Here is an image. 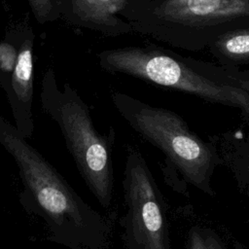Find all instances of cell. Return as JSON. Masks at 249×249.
I'll return each mask as SVG.
<instances>
[{
  "mask_svg": "<svg viewBox=\"0 0 249 249\" xmlns=\"http://www.w3.org/2000/svg\"><path fill=\"white\" fill-rule=\"evenodd\" d=\"M31 11L40 23L55 20L59 18L54 0H27Z\"/></svg>",
  "mask_w": 249,
  "mask_h": 249,
  "instance_id": "obj_11",
  "label": "cell"
},
{
  "mask_svg": "<svg viewBox=\"0 0 249 249\" xmlns=\"http://www.w3.org/2000/svg\"><path fill=\"white\" fill-rule=\"evenodd\" d=\"M209 52L223 66L237 68L249 63V27L231 30L215 41L208 48Z\"/></svg>",
  "mask_w": 249,
  "mask_h": 249,
  "instance_id": "obj_8",
  "label": "cell"
},
{
  "mask_svg": "<svg viewBox=\"0 0 249 249\" xmlns=\"http://www.w3.org/2000/svg\"><path fill=\"white\" fill-rule=\"evenodd\" d=\"M17 52L15 48L9 44H0V68L5 71H12L16 60Z\"/></svg>",
  "mask_w": 249,
  "mask_h": 249,
  "instance_id": "obj_12",
  "label": "cell"
},
{
  "mask_svg": "<svg viewBox=\"0 0 249 249\" xmlns=\"http://www.w3.org/2000/svg\"><path fill=\"white\" fill-rule=\"evenodd\" d=\"M114 107L145 140L159 148L183 179L213 196L212 175L222 162L212 141L202 140L174 111L152 106L120 91L111 95Z\"/></svg>",
  "mask_w": 249,
  "mask_h": 249,
  "instance_id": "obj_5",
  "label": "cell"
},
{
  "mask_svg": "<svg viewBox=\"0 0 249 249\" xmlns=\"http://www.w3.org/2000/svg\"><path fill=\"white\" fill-rule=\"evenodd\" d=\"M12 88L18 100L23 105H30L33 92V55L32 41L26 40L21 45L12 73Z\"/></svg>",
  "mask_w": 249,
  "mask_h": 249,
  "instance_id": "obj_9",
  "label": "cell"
},
{
  "mask_svg": "<svg viewBox=\"0 0 249 249\" xmlns=\"http://www.w3.org/2000/svg\"><path fill=\"white\" fill-rule=\"evenodd\" d=\"M0 142L18 167L27 205L46 222L54 242L69 249H109V219L91 208L14 127L0 125Z\"/></svg>",
  "mask_w": 249,
  "mask_h": 249,
  "instance_id": "obj_1",
  "label": "cell"
},
{
  "mask_svg": "<svg viewBox=\"0 0 249 249\" xmlns=\"http://www.w3.org/2000/svg\"><path fill=\"white\" fill-rule=\"evenodd\" d=\"M132 31L200 52L223 34L249 27V0H127Z\"/></svg>",
  "mask_w": 249,
  "mask_h": 249,
  "instance_id": "obj_3",
  "label": "cell"
},
{
  "mask_svg": "<svg viewBox=\"0 0 249 249\" xmlns=\"http://www.w3.org/2000/svg\"><path fill=\"white\" fill-rule=\"evenodd\" d=\"M41 96L43 107L57 124L88 188L102 207L109 208L114 187V130L111 129L108 135L99 133L78 91L69 83H64L59 88L52 69L45 75Z\"/></svg>",
  "mask_w": 249,
  "mask_h": 249,
  "instance_id": "obj_4",
  "label": "cell"
},
{
  "mask_svg": "<svg viewBox=\"0 0 249 249\" xmlns=\"http://www.w3.org/2000/svg\"><path fill=\"white\" fill-rule=\"evenodd\" d=\"M54 1L58 16L72 25L113 37L132 32L130 24L122 18L127 0Z\"/></svg>",
  "mask_w": 249,
  "mask_h": 249,
  "instance_id": "obj_7",
  "label": "cell"
},
{
  "mask_svg": "<svg viewBox=\"0 0 249 249\" xmlns=\"http://www.w3.org/2000/svg\"><path fill=\"white\" fill-rule=\"evenodd\" d=\"M102 69L169 88L206 102L236 108L249 118V75L237 68L186 57L154 45L105 50Z\"/></svg>",
  "mask_w": 249,
  "mask_h": 249,
  "instance_id": "obj_2",
  "label": "cell"
},
{
  "mask_svg": "<svg viewBox=\"0 0 249 249\" xmlns=\"http://www.w3.org/2000/svg\"><path fill=\"white\" fill-rule=\"evenodd\" d=\"M187 249H228L219 234L212 229L194 226L188 231Z\"/></svg>",
  "mask_w": 249,
  "mask_h": 249,
  "instance_id": "obj_10",
  "label": "cell"
},
{
  "mask_svg": "<svg viewBox=\"0 0 249 249\" xmlns=\"http://www.w3.org/2000/svg\"><path fill=\"white\" fill-rule=\"evenodd\" d=\"M124 249H171L163 196L142 154L128 147L123 179Z\"/></svg>",
  "mask_w": 249,
  "mask_h": 249,
  "instance_id": "obj_6",
  "label": "cell"
}]
</instances>
